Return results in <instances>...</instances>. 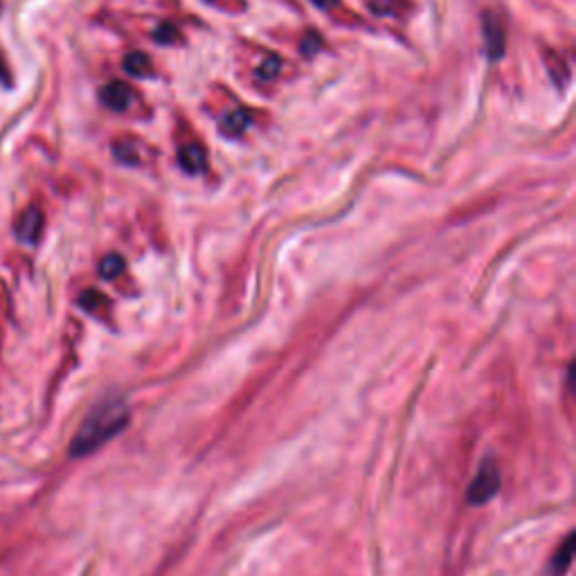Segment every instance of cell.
<instances>
[{
    "instance_id": "cell-6",
    "label": "cell",
    "mask_w": 576,
    "mask_h": 576,
    "mask_svg": "<svg viewBox=\"0 0 576 576\" xmlns=\"http://www.w3.org/2000/svg\"><path fill=\"white\" fill-rule=\"evenodd\" d=\"M178 165L183 167L187 174H201L207 165V153L201 144H196V142L183 144L178 151Z\"/></svg>"
},
{
    "instance_id": "cell-5",
    "label": "cell",
    "mask_w": 576,
    "mask_h": 576,
    "mask_svg": "<svg viewBox=\"0 0 576 576\" xmlns=\"http://www.w3.org/2000/svg\"><path fill=\"white\" fill-rule=\"evenodd\" d=\"M43 232V212L39 207H30L25 210L21 219L16 223V234L23 243H36Z\"/></svg>"
},
{
    "instance_id": "cell-18",
    "label": "cell",
    "mask_w": 576,
    "mask_h": 576,
    "mask_svg": "<svg viewBox=\"0 0 576 576\" xmlns=\"http://www.w3.org/2000/svg\"><path fill=\"white\" fill-rule=\"evenodd\" d=\"M0 84L7 86L9 84V77H7V68H5V63L3 59H0Z\"/></svg>"
},
{
    "instance_id": "cell-13",
    "label": "cell",
    "mask_w": 576,
    "mask_h": 576,
    "mask_svg": "<svg viewBox=\"0 0 576 576\" xmlns=\"http://www.w3.org/2000/svg\"><path fill=\"white\" fill-rule=\"evenodd\" d=\"M279 68H282V61H279V57H268V59L257 68V77L264 79V81L275 79Z\"/></svg>"
},
{
    "instance_id": "cell-14",
    "label": "cell",
    "mask_w": 576,
    "mask_h": 576,
    "mask_svg": "<svg viewBox=\"0 0 576 576\" xmlns=\"http://www.w3.org/2000/svg\"><path fill=\"white\" fill-rule=\"evenodd\" d=\"M153 39H156L158 43H176L178 41V30L174 25H169V23H162L160 27H156V32H153Z\"/></svg>"
},
{
    "instance_id": "cell-20",
    "label": "cell",
    "mask_w": 576,
    "mask_h": 576,
    "mask_svg": "<svg viewBox=\"0 0 576 576\" xmlns=\"http://www.w3.org/2000/svg\"><path fill=\"white\" fill-rule=\"evenodd\" d=\"M207 3H216V0H207Z\"/></svg>"
},
{
    "instance_id": "cell-4",
    "label": "cell",
    "mask_w": 576,
    "mask_h": 576,
    "mask_svg": "<svg viewBox=\"0 0 576 576\" xmlns=\"http://www.w3.org/2000/svg\"><path fill=\"white\" fill-rule=\"evenodd\" d=\"M99 97H102V104L106 108L122 113L133 102V88L129 84H124V81H111V84H106L102 88Z\"/></svg>"
},
{
    "instance_id": "cell-1",
    "label": "cell",
    "mask_w": 576,
    "mask_h": 576,
    "mask_svg": "<svg viewBox=\"0 0 576 576\" xmlns=\"http://www.w3.org/2000/svg\"><path fill=\"white\" fill-rule=\"evenodd\" d=\"M129 417V405L120 399H108L95 405L72 437L70 455L79 459L95 453L129 426Z\"/></svg>"
},
{
    "instance_id": "cell-10",
    "label": "cell",
    "mask_w": 576,
    "mask_h": 576,
    "mask_svg": "<svg viewBox=\"0 0 576 576\" xmlns=\"http://www.w3.org/2000/svg\"><path fill=\"white\" fill-rule=\"evenodd\" d=\"M151 59L144 52H131L124 59V70L133 77H147L151 75Z\"/></svg>"
},
{
    "instance_id": "cell-8",
    "label": "cell",
    "mask_w": 576,
    "mask_h": 576,
    "mask_svg": "<svg viewBox=\"0 0 576 576\" xmlns=\"http://www.w3.org/2000/svg\"><path fill=\"white\" fill-rule=\"evenodd\" d=\"M572 556H574V534H570L563 540V545L556 549L552 561H549V572H552V576H563L567 570H570Z\"/></svg>"
},
{
    "instance_id": "cell-15",
    "label": "cell",
    "mask_w": 576,
    "mask_h": 576,
    "mask_svg": "<svg viewBox=\"0 0 576 576\" xmlns=\"http://www.w3.org/2000/svg\"><path fill=\"white\" fill-rule=\"evenodd\" d=\"M320 48H322V41H320L318 34L309 32V36H304V41H302V54H304V57H313V54L318 52Z\"/></svg>"
},
{
    "instance_id": "cell-12",
    "label": "cell",
    "mask_w": 576,
    "mask_h": 576,
    "mask_svg": "<svg viewBox=\"0 0 576 576\" xmlns=\"http://www.w3.org/2000/svg\"><path fill=\"white\" fill-rule=\"evenodd\" d=\"M124 273V259L120 255H106L102 259V264H99V275L104 279H115Z\"/></svg>"
},
{
    "instance_id": "cell-17",
    "label": "cell",
    "mask_w": 576,
    "mask_h": 576,
    "mask_svg": "<svg viewBox=\"0 0 576 576\" xmlns=\"http://www.w3.org/2000/svg\"><path fill=\"white\" fill-rule=\"evenodd\" d=\"M115 153H117V158L124 160V162H129V165H133V162L138 160V156H135V147H133V144H129V147H126V144H117Z\"/></svg>"
},
{
    "instance_id": "cell-2",
    "label": "cell",
    "mask_w": 576,
    "mask_h": 576,
    "mask_svg": "<svg viewBox=\"0 0 576 576\" xmlns=\"http://www.w3.org/2000/svg\"><path fill=\"white\" fill-rule=\"evenodd\" d=\"M500 471L498 466H495L493 459H486V462L480 466V471L473 477L471 486L466 489V500L475 504V507H480V504H486L489 500H493V495L500 491Z\"/></svg>"
},
{
    "instance_id": "cell-16",
    "label": "cell",
    "mask_w": 576,
    "mask_h": 576,
    "mask_svg": "<svg viewBox=\"0 0 576 576\" xmlns=\"http://www.w3.org/2000/svg\"><path fill=\"white\" fill-rule=\"evenodd\" d=\"M102 302H104V295L97 293V291H86V293H81V297H79V304L88 311H95L97 304H102Z\"/></svg>"
},
{
    "instance_id": "cell-19",
    "label": "cell",
    "mask_w": 576,
    "mask_h": 576,
    "mask_svg": "<svg viewBox=\"0 0 576 576\" xmlns=\"http://www.w3.org/2000/svg\"><path fill=\"white\" fill-rule=\"evenodd\" d=\"M313 3L318 5V7L329 9V7H333V5H338V0H313Z\"/></svg>"
},
{
    "instance_id": "cell-3",
    "label": "cell",
    "mask_w": 576,
    "mask_h": 576,
    "mask_svg": "<svg viewBox=\"0 0 576 576\" xmlns=\"http://www.w3.org/2000/svg\"><path fill=\"white\" fill-rule=\"evenodd\" d=\"M482 34H484V50L489 54V59L498 61L504 48H507V39H504V27L500 23V18L495 14H484L482 18Z\"/></svg>"
},
{
    "instance_id": "cell-9",
    "label": "cell",
    "mask_w": 576,
    "mask_h": 576,
    "mask_svg": "<svg viewBox=\"0 0 576 576\" xmlns=\"http://www.w3.org/2000/svg\"><path fill=\"white\" fill-rule=\"evenodd\" d=\"M545 66L549 77H552L554 84L558 88H565L567 81H570V68H567V63L563 61V57H558L554 52H547L545 54Z\"/></svg>"
},
{
    "instance_id": "cell-11",
    "label": "cell",
    "mask_w": 576,
    "mask_h": 576,
    "mask_svg": "<svg viewBox=\"0 0 576 576\" xmlns=\"http://www.w3.org/2000/svg\"><path fill=\"white\" fill-rule=\"evenodd\" d=\"M367 7L376 16H396L401 14L403 7H408V3L405 0H367Z\"/></svg>"
},
{
    "instance_id": "cell-7",
    "label": "cell",
    "mask_w": 576,
    "mask_h": 576,
    "mask_svg": "<svg viewBox=\"0 0 576 576\" xmlns=\"http://www.w3.org/2000/svg\"><path fill=\"white\" fill-rule=\"evenodd\" d=\"M252 122V115L246 108H234L221 120V133L228 135V138H239L241 133H246V129Z\"/></svg>"
}]
</instances>
